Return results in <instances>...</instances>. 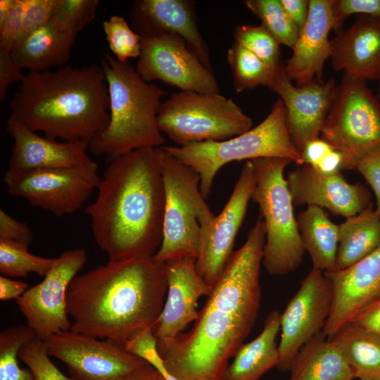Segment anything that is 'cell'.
<instances>
[{
    "label": "cell",
    "instance_id": "obj_19",
    "mask_svg": "<svg viewBox=\"0 0 380 380\" xmlns=\"http://www.w3.org/2000/svg\"><path fill=\"white\" fill-rule=\"evenodd\" d=\"M286 181L293 203L296 205L326 208L346 218L372 205L370 193L365 186L347 182L341 172L324 175L303 164L289 172Z\"/></svg>",
    "mask_w": 380,
    "mask_h": 380
},
{
    "label": "cell",
    "instance_id": "obj_11",
    "mask_svg": "<svg viewBox=\"0 0 380 380\" xmlns=\"http://www.w3.org/2000/svg\"><path fill=\"white\" fill-rule=\"evenodd\" d=\"M101 177L92 159L78 165L25 171L7 170L3 181L8 193L30 205L61 217L80 210Z\"/></svg>",
    "mask_w": 380,
    "mask_h": 380
},
{
    "label": "cell",
    "instance_id": "obj_38",
    "mask_svg": "<svg viewBox=\"0 0 380 380\" xmlns=\"http://www.w3.org/2000/svg\"><path fill=\"white\" fill-rule=\"evenodd\" d=\"M99 0H56L53 18L78 33L95 18Z\"/></svg>",
    "mask_w": 380,
    "mask_h": 380
},
{
    "label": "cell",
    "instance_id": "obj_40",
    "mask_svg": "<svg viewBox=\"0 0 380 380\" xmlns=\"http://www.w3.org/2000/svg\"><path fill=\"white\" fill-rule=\"evenodd\" d=\"M55 4L56 0H25L23 29L17 44L53 18Z\"/></svg>",
    "mask_w": 380,
    "mask_h": 380
},
{
    "label": "cell",
    "instance_id": "obj_31",
    "mask_svg": "<svg viewBox=\"0 0 380 380\" xmlns=\"http://www.w3.org/2000/svg\"><path fill=\"white\" fill-rule=\"evenodd\" d=\"M227 58L232 73L233 87L241 93L262 85L267 87L272 69L245 47L234 42Z\"/></svg>",
    "mask_w": 380,
    "mask_h": 380
},
{
    "label": "cell",
    "instance_id": "obj_17",
    "mask_svg": "<svg viewBox=\"0 0 380 380\" xmlns=\"http://www.w3.org/2000/svg\"><path fill=\"white\" fill-rule=\"evenodd\" d=\"M333 78L298 87L286 75L284 64L272 69L267 87L279 96L286 110V126L293 145L301 153L310 141L319 137L334 101Z\"/></svg>",
    "mask_w": 380,
    "mask_h": 380
},
{
    "label": "cell",
    "instance_id": "obj_53",
    "mask_svg": "<svg viewBox=\"0 0 380 380\" xmlns=\"http://www.w3.org/2000/svg\"><path fill=\"white\" fill-rule=\"evenodd\" d=\"M376 96L379 99V100L380 101V80L379 81L378 90H377V93H376Z\"/></svg>",
    "mask_w": 380,
    "mask_h": 380
},
{
    "label": "cell",
    "instance_id": "obj_30",
    "mask_svg": "<svg viewBox=\"0 0 380 380\" xmlns=\"http://www.w3.org/2000/svg\"><path fill=\"white\" fill-rule=\"evenodd\" d=\"M340 350L354 377L380 380V337L350 322L328 338Z\"/></svg>",
    "mask_w": 380,
    "mask_h": 380
},
{
    "label": "cell",
    "instance_id": "obj_48",
    "mask_svg": "<svg viewBox=\"0 0 380 380\" xmlns=\"http://www.w3.org/2000/svg\"><path fill=\"white\" fill-rule=\"evenodd\" d=\"M312 167L317 172L327 175L341 173V170H343V156L340 152L332 148L317 165Z\"/></svg>",
    "mask_w": 380,
    "mask_h": 380
},
{
    "label": "cell",
    "instance_id": "obj_5",
    "mask_svg": "<svg viewBox=\"0 0 380 380\" xmlns=\"http://www.w3.org/2000/svg\"><path fill=\"white\" fill-rule=\"evenodd\" d=\"M101 66L108 91L109 122L89 142L88 150L109 163L137 148L163 146L158 115L165 91L144 81L129 61L120 62L109 53Z\"/></svg>",
    "mask_w": 380,
    "mask_h": 380
},
{
    "label": "cell",
    "instance_id": "obj_16",
    "mask_svg": "<svg viewBox=\"0 0 380 380\" xmlns=\"http://www.w3.org/2000/svg\"><path fill=\"white\" fill-rule=\"evenodd\" d=\"M255 184L252 163L246 160L223 209L202 229L196 267L199 275L212 288L234 253L236 236L245 218Z\"/></svg>",
    "mask_w": 380,
    "mask_h": 380
},
{
    "label": "cell",
    "instance_id": "obj_6",
    "mask_svg": "<svg viewBox=\"0 0 380 380\" xmlns=\"http://www.w3.org/2000/svg\"><path fill=\"white\" fill-rule=\"evenodd\" d=\"M163 148L198 174L201 192L205 199L219 170L231 162L281 158L298 165H303L301 154L286 129V110L280 99L274 103L270 113L259 125L240 135L223 141Z\"/></svg>",
    "mask_w": 380,
    "mask_h": 380
},
{
    "label": "cell",
    "instance_id": "obj_33",
    "mask_svg": "<svg viewBox=\"0 0 380 380\" xmlns=\"http://www.w3.org/2000/svg\"><path fill=\"white\" fill-rule=\"evenodd\" d=\"M246 8L279 43L291 49L295 45L299 31L284 9L280 0H246Z\"/></svg>",
    "mask_w": 380,
    "mask_h": 380
},
{
    "label": "cell",
    "instance_id": "obj_44",
    "mask_svg": "<svg viewBox=\"0 0 380 380\" xmlns=\"http://www.w3.org/2000/svg\"><path fill=\"white\" fill-rule=\"evenodd\" d=\"M23 69L16 63L12 51L0 47V101L6 99L8 87L20 82L24 77Z\"/></svg>",
    "mask_w": 380,
    "mask_h": 380
},
{
    "label": "cell",
    "instance_id": "obj_2",
    "mask_svg": "<svg viewBox=\"0 0 380 380\" xmlns=\"http://www.w3.org/2000/svg\"><path fill=\"white\" fill-rule=\"evenodd\" d=\"M94 201L85 208L93 237L117 261L152 258L163 240L165 190L156 148H140L108 163Z\"/></svg>",
    "mask_w": 380,
    "mask_h": 380
},
{
    "label": "cell",
    "instance_id": "obj_20",
    "mask_svg": "<svg viewBox=\"0 0 380 380\" xmlns=\"http://www.w3.org/2000/svg\"><path fill=\"white\" fill-rule=\"evenodd\" d=\"M195 5L191 0H137L131 7L129 18L134 30L141 37L177 34L213 70L209 47L198 27Z\"/></svg>",
    "mask_w": 380,
    "mask_h": 380
},
{
    "label": "cell",
    "instance_id": "obj_51",
    "mask_svg": "<svg viewBox=\"0 0 380 380\" xmlns=\"http://www.w3.org/2000/svg\"><path fill=\"white\" fill-rule=\"evenodd\" d=\"M16 0H1L0 1V25L3 24L8 14L11 13Z\"/></svg>",
    "mask_w": 380,
    "mask_h": 380
},
{
    "label": "cell",
    "instance_id": "obj_15",
    "mask_svg": "<svg viewBox=\"0 0 380 380\" xmlns=\"http://www.w3.org/2000/svg\"><path fill=\"white\" fill-rule=\"evenodd\" d=\"M146 82L160 80L181 91L217 93V80L185 41L174 33L141 37V51L135 67Z\"/></svg>",
    "mask_w": 380,
    "mask_h": 380
},
{
    "label": "cell",
    "instance_id": "obj_26",
    "mask_svg": "<svg viewBox=\"0 0 380 380\" xmlns=\"http://www.w3.org/2000/svg\"><path fill=\"white\" fill-rule=\"evenodd\" d=\"M280 316L277 310L267 315L261 332L239 348L227 367L222 380H260L267 372L277 367L279 361L277 337L280 330Z\"/></svg>",
    "mask_w": 380,
    "mask_h": 380
},
{
    "label": "cell",
    "instance_id": "obj_42",
    "mask_svg": "<svg viewBox=\"0 0 380 380\" xmlns=\"http://www.w3.org/2000/svg\"><path fill=\"white\" fill-rule=\"evenodd\" d=\"M33 240V233L25 222L18 221L0 210V241H8L28 248Z\"/></svg>",
    "mask_w": 380,
    "mask_h": 380
},
{
    "label": "cell",
    "instance_id": "obj_4",
    "mask_svg": "<svg viewBox=\"0 0 380 380\" xmlns=\"http://www.w3.org/2000/svg\"><path fill=\"white\" fill-rule=\"evenodd\" d=\"M11 116L46 137L88 143L109 122V96L101 66H62L28 72L10 101Z\"/></svg>",
    "mask_w": 380,
    "mask_h": 380
},
{
    "label": "cell",
    "instance_id": "obj_36",
    "mask_svg": "<svg viewBox=\"0 0 380 380\" xmlns=\"http://www.w3.org/2000/svg\"><path fill=\"white\" fill-rule=\"evenodd\" d=\"M103 29L113 56L120 62L138 58L141 51V36L132 30L124 17L113 15L103 21Z\"/></svg>",
    "mask_w": 380,
    "mask_h": 380
},
{
    "label": "cell",
    "instance_id": "obj_13",
    "mask_svg": "<svg viewBox=\"0 0 380 380\" xmlns=\"http://www.w3.org/2000/svg\"><path fill=\"white\" fill-rule=\"evenodd\" d=\"M87 253L84 248L63 251L38 284L15 300L27 326L44 340L51 334L70 330L67 292L72 280L84 267Z\"/></svg>",
    "mask_w": 380,
    "mask_h": 380
},
{
    "label": "cell",
    "instance_id": "obj_32",
    "mask_svg": "<svg viewBox=\"0 0 380 380\" xmlns=\"http://www.w3.org/2000/svg\"><path fill=\"white\" fill-rule=\"evenodd\" d=\"M37 336L27 325L8 327L0 333V380H36L32 371L18 364L22 347Z\"/></svg>",
    "mask_w": 380,
    "mask_h": 380
},
{
    "label": "cell",
    "instance_id": "obj_9",
    "mask_svg": "<svg viewBox=\"0 0 380 380\" xmlns=\"http://www.w3.org/2000/svg\"><path fill=\"white\" fill-rule=\"evenodd\" d=\"M158 124L162 134L181 146L232 138L251 129L253 120L219 92L181 91L163 102Z\"/></svg>",
    "mask_w": 380,
    "mask_h": 380
},
{
    "label": "cell",
    "instance_id": "obj_29",
    "mask_svg": "<svg viewBox=\"0 0 380 380\" xmlns=\"http://www.w3.org/2000/svg\"><path fill=\"white\" fill-rule=\"evenodd\" d=\"M380 246V217L372 204L339 224L334 270H345Z\"/></svg>",
    "mask_w": 380,
    "mask_h": 380
},
{
    "label": "cell",
    "instance_id": "obj_50",
    "mask_svg": "<svg viewBox=\"0 0 380 380\" xmlns=\"http://www.w3.org/2000/svg\"><path fill=\"white\" fill-rule=\"evenodd\" d=\"M118 380H165L163 376L151 365L142 366Z\"/></svg>",
    "mask_w": 380,
    "mask_h": 380
},
{
    "label": "cell",
    "instance_id": "obj_27",
    "mask_svg": "<svg viewBox=\"0 0 380 380\" xmlns=\"http://www.w3.org/2000/svg\"><path fill=\"white\" fill-rule=\"evenodd\" d=\"M287 380H353V372L344 357L322 331L299 351Z\"/></svg>",
    "mask_w": 380,
    "mask_h": 380
},
{
    "label": "cell",
    "instance_id": "obj_28",
    "mask_svg": "<svg viewBox=\"0 0 380 380\" xmlns=\"http://www.w3.org/2000/svg\"><path fill=\"white\" fill-rule=\"evenodd\" d=\"M301 240L313 267L324 272L335 270L339 224L333 222L323 208L308 205L296 217Z\"/></svg>",
    "mask_w": 380,
    "mask_h": 380
},
{
    "label": "cell",
    "instance_id": "obj_23",
    "mask_svg": "<svg viewBox=\"0 0 380 380\" xmlns=\"http://www.w3.org/2000/svg\"><path fill=\"white\" fill-rule=\"evenodd\" d=\"M6 130L13 140L8 170L25 171L78 165L91 159L85 141H58L42 137L10 115Z\"/></svg>",
    "mask_w": 380,
    "mask_h": 380
},
{
    "label": "cell",
    "instance_id": "obj_24",
    "mask_svg": "<svg viewBox=\"0 0 380 380\" xmlns=\"http://www.w3.org/2000/svg\"><path fill=\"white\" fill-rule=\"evenodd\" d=\"M336 72L363 80H380V19L356 15L354 23L330 40Z\"/></svg>",
    "mask_w": 380,
    "mask_h": 380
},
{
    "label": "cell",
    "instance_id": "obj_43",
    "mask_svg": "<svg viewBox=\"0 0 380 380\" xmlns=\"http://www.w3.org/2000/svg\"><path fill=\"white\" fill-rule=\"evenodd\" d=\"M355 169L371 186L376 197L375 211L380 217V149L362 158Z\"/></svg>",
    "mask_w": 380,
    "mask_h": 380
},
{
    "label": "cell",
    "instance_id": "obj_3",
    "mask_svg": "<svg viewBox=\"0 0 380 380\" xmlns=\"http://www.w3.org/2000/svg\"><path fill=\"white\" fill-rule=\"evenodd\" d=\"M167 289L165 262L153 257L108 260L70 284V330L124 346L139 331L155 327Z\"/></svg>",
    "mask_w": 380,
    "mask_h": 380
},
{
    "label": "cell",
    "instance_id": "obj_12",
    "mask_svg": "<svg viewBox=\"0 0 380 380\" xmlns=\"http://www.w3.org/2000/svg\"><path fill=\"white\" fill-rule=\"evenodd\" d=\"M43 341L48 355L67 365L72 380H118L146 362L115 341L72 330Z\"/></svg>",
    "mask_w": 380,
    "mask_h": 380
},
{
    "label": "cell",
    "instance_id": "obj_14",
    "mask_svg": "<svg viewBox=\"0 0 380 380\" xmlns=\"http://www.w3.org/2000/svg\"><path fill=\"white\" fill-rule=\"evenodd\" d=\"M332 303L329 280L324 272L312 267L280 316L279 370L289 371L300 350L322 331Z\"/></svg>",
    "mask_w": 380,
    "mask_h": 380
},
{
    "label": "cell",
    "instance_id": "obj_1",
    "mask_svg": "<svg viewBox=\"0 0 380 380\" xmlns=\"http://www.w3.org/2000/svg\"><path fill=\"white\" fill-rule=\"evenodd\" d=\"M260 215L243 245L234 252L189 332L181 334L163 357L179 380H222L253 327L260 307V270L265 243Z\"/></svg>",
    "mask_w": 380,
    "mask_h": 380
},
{
    "label": "cell",
    "instance_id": "obj_41",
    "mask_svg": "<svg viewBox=\"0 0 380 380\" xmlns=\"http://www.w3.org/2000/svg\"><path fill=\"white\" fill-rule=\"evenodd\" d=\"M25 0H16L15 5L0 25V47L11 51L22 32Z\"/></svg>",
    "mask_w": 380,
    "mask_h": 380
},
{
    "label": "cell",
    "instance_id": "obj_54",
    "mask_svg": "<svg viewBox=\"0 0 380 380\" xmlns=\"http://www.w3.org/2000/svg\"><path fill=\"white\" fill-rule=\"evenodd\" d=\"M357 380H362V379H357Z\"/></svg>",
    "mask_w": 380,
    "mask_h": 380
},
{
    "label": "cell",
    "instance_id": "obj_35",
    "mask_svg": "<svg viewBox=\"0 0 380 380\" xmlns=\"http://www.w3.org/2000/svg\"><path fill=\"white\" fill-rule=\"evenodd\" d=\"M234 38V42L249 50L269 68L274 69L281 63L280 44L262 25H238Z\"/></svg>",
    "mask_w": 380,
    "mask_h": 380
},
{
    "label": "cell",
    "instance_id": "obj_52",
    "mask_svg": "<svg viewBox=\"0 0 380 380\" xmlns=\"http://www.w3.org/2000/svg\"><path fill=\"white\" fill-rule=\"evenodd\" d=\"M160 374L163 376L165 380H179L172 374L166 368L160 372Z\"/></svg>",
    "mask_w": 380,
    "mask_h": 380
},
{
    "label": "cell",
    "instance_id": "obj_7",
    "mask_svg": "<svg viewBox=\"0 0 380 380\" xmlns=\"http://www.w3.org/2000/svg\"><path fill=\"white\" fill-rule=\"evenodd\" d=\"M251 161L256 182L251 200L259 206L266 232L262 264L271 275H287L299 267L306 252L284 177L292 162L281 158Z\"/></svg>",
    "mask_w": 380,
    "mask_h": 380
},
{
    "label": "cell",
    "instance_id": "obj_34",
    "mask_svg": "<svg viewBox=\"0 0 380 380\" xmlns=\"http://www.w3.org/2000/svg\"><path fill=\"white\" fill-rule=\"evenodd\" d=\"M56 258L33 255L29 248L0 241V273L7 277H26L30 273L44 277L52 268Z\"/></svg>",
    "mask_w": 380,
    "mask_h": 380
},
{
    "label": "cell",
    "instance_id": "obj_45",
    "mask_svg": "<svg viewBox=\"0 0 380 380\" xmlns=\"http://www.w3.org/2000/svg\"><path fill=\"white\" fill-rule=\"evenodd\" d=\"M350 322L380 337V300L363 308Z\"/></svg>",
    "mask_w": 380,
    "mask_h": 380
},
{
    "label": "cell",
    "instance_id": "obj_47",
    "mask_svg": "<svg viewBox=\"0 0 380 380\" xmlns=\"http://www.w3.org/2000/svg\"><path fill=\"white\" fill-rule=\"evenodd\" d=\"M280 1L284 9L300 32L308 18L309 1L280 0Z\"/></svg>",
    "mask_w": 380,
    "mask_h": 380
},
{
    "label": "cell",
    "instance_id": "obj_37",
    "mask_svg": "<svg viewBox=\"0 0 380 380\" xmlns=\"http://www.w3.org/2000/svg\"><path fill=\"white\" fill-rule=\"evenodd\" d=\"M18 356L32 371L36 380H72L51 362L44 341L37 336L22 347Z\"/></svg>",
    "mask_w": 380,
    "mask_h": 380
},
{
    "label": "cell",
    "instance_id": "obj_39",
    "mask_svg": "<svg viewBox=\"0 0 380 380\" xmlns=\"http://www.w3.org/2000/svg\"><path fill=\"white\" fill-rule=\"evenodd\" d=\"M333 25L339 32L344 22L353 15L380 19V0H332Z\"/></svg>",
    "mask_w": 380,
    "mask_h": 380
},
{
    "label": "cell",
    "instance_id": "obj_8",
    "mask_svg": "<svg viewBox=\"0 0 380 380\" xmlns=\"http://www.w3.org/2000/svg\"><path fill=\"white\" fill-rule=\"evenodd\" d=\"M165 190L163 240L153 257L166 262L198 256L202 229L215 216L200 189V177L163 146L156 148Z\"/></svg>",
    "mask_w": 380,
    "mask_h": 380
},
{
    "label": "cell",
    "instance_id": "obj_18",
    "mask_svg": "<svg viewBox=\"0 0 380 380\" xmlns=\"http://www.w3.org/2000/svg\"><path fill=\"white\" fill-rule=\"evenodd\" d=\"M165 263L167 289L154 327L162 357L187 325L198 319V300L202 296L208 297L213 289L198 273L196 258H183Z\"/></svg>",
    "mask_w": 380,
    "mask_h": 380
},
{
    "label": "cell",
    "instance_id": "obj_21",
    "mask_svg": "<svg viewBox=\"0 0 380 380\" xmlns=\"http://www.w3.org/2000/svg\"><path fill=\"white\" fill-rule=\"evenodd\" d=\"M333 290V303L322 330L333 336L363 308L380 300V246L353 265L324 272Z\"/></svg>",
    "mask_w": 380,
    "mask_h": 380
},
{
    "label": "cell",
    "instance_id": "obj_10",
    "mask_svg": "<svg viewBox=\"0 0 380 380\" xmlns=\"http://www.w3.org/2000/svg\"><path fill=\"white\" fill-rule=\"evenodd\" d=\"M319 137L342 154L343 170L380 149V101L367 81L343 73Z\"/></svg>",
    "mask_w": 380,
    "mask_h": 380
},
{
    "label": "cell",
    "instance_id": "obj_25",
    "mask_svg": "<svg viewBox=\"0 0 380 380\" xmlns=\"http://www.w3.org/2000/svg\"><path fill=\"white\" fill-rule=\"evenodd\" d=\"M77 33L52 18L12 50L18 65L29 72L60 68L70 58Z\"/></svg>",
    "mask_w": 380,
    "mask_h": 380
},
{
    "label": "cell",
    "instance_id": "obj_22",
    "mask_svg": "<svg viewBox=\"0 0 380 380\" xmlns=\"http://www.w3.org/2000/svg\"><path fill=\"white\" fill-rule=\"evenodd\" d=\"M331 4L332 0L309 1L306 23L284 65L288 78L298 87L323 80V67L331 53L329 34L334 29Z\"/></svg>",
    "mask_w": 380,
    "mask_h": 380
},
{
    "label": "cell",
    "instance_id": "obj_49",
    "mask_svg": "<svg viewBox=\"0 0 380 380\" xmlns=\"http://www.w3.org/2000/svg\"><path fill=\"white\" fill-rule=\"evenodd\" d=\"M28 289V284L24 281L14 280L3 275L0 276L1 300H16Z\"/></svg>",
    "mask_w": 380,
    "mask_h": 380
},
{
    "label": "cell",
    "instance_id": "obj_46",
    "mask_svg": "<svg viewBox=\"0 0 380 380\" xmlns=\"http://www.w3.org/2000/svg\"><path fill=\"white\" fill-rule=\"evenodd\" d=\"M332 148L320 137L308 141L300 153L303 164L315 167Z\"/></svg>",
    "mask_w": 380,
    "mask_h": 380
}]
</instances>
